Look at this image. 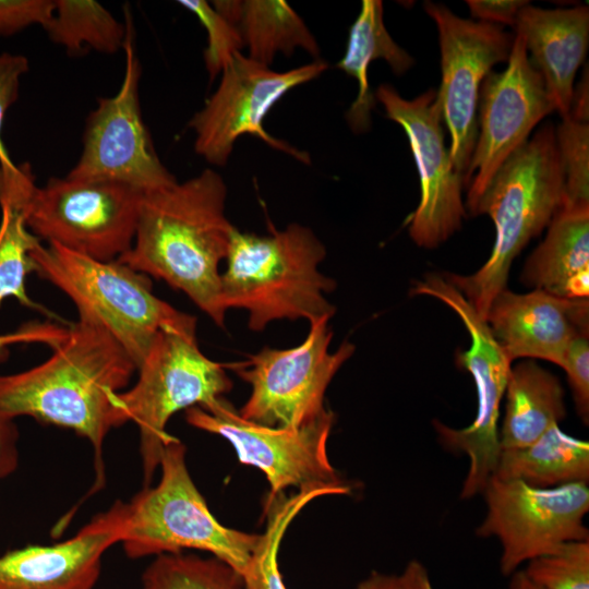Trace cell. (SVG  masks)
<instances>
[{
    "label": "cell",
    "mask_w": 589,
    "mask_h": 589,
    "mask_svg": "<svg viewBox=\"0 0 589 589\" xmlns=\"http://www.w3.org/2000/svg\"><path fill=\"white\" fill-rule=\"evenodd\" d=\"M527 563L525 574L543 589H589V539L565 542Z\"/></svg>",
    "instance_id": "cell-31"
},
{
    "label": "cell",
    "mask_w": 589,
    "mask_h": 589,
    "mask_svg": "<svg viewBox=\"0 0 589 589\" xmlns=\"http://www.w3.org/2000/svg\"><path fill=\"white\" fill-rule=\"evenodd\" d=\"M269 227L267 236L235 229L227 267L220 276L223 308L226 312L245 310L249 328L254 332L278 320L330 318L336 309L325 293L333 291L336 283L317 269L325 247L305 226Z\"/></svg>",
    "instance_id": "cell-3"
},
{
    "label": "cell",
    "mask_w": 589,
    "mask_h": 589,
    "mask_svg": "<svg viewBox=\"0 0 589 589\" xmlns=\"http://www.w3.org/2000/svg\"><path fill=\"white\" fill-rule=\"evenodd\" d=\"M35 187L29 164L0 166V306L13 297L22 305L53 316L25 289L26 276L36 269L31 252L40 244L26 225V206Z\"/></svg>",
    "instance_id": "cell-22"
},
{
    "label": "cell",
    "mask_w": 589,
    "mask_h": 589,
    "mask_svg": "<svg viewBox=\"0 0 589 589\" xmlns=\"http://www.w3.org/2000/svg\"><path fill=\"white\" fill-rule=\"evenodd\" d=\"M406 589H434L426 568L412 560L399 575Z\"/></svg>",
    "instance_id": "cell-40"
},
{
    "label": "cell",
    "mask_w": 589,
    "mask_h": 589,
    "mask_svg": "<svg viewBox=\"0 0 589 589\" xmlns=\"http://www.w3.org/2000/svg\"><path fill=\"white\" fill-rule=\"evenodd\" d=\"M554 130L564 180L561 209L589 212V124L565 116Z\"/></svg>",
    "instance_id": "cell-30"
},
{
    "label": "cell",
    "mask_w": 589,
    "mask_h": 589,
    "mask_svg": "<svg viewBox=\"0 0 589 589\" xmlns=\"http://www.w3.org/2000/svg\"><path fill=\"white\" fill-rule=\"evenodd\" d=\"M137 371L134 386L117 393L112 406L117 428L130 421L139 428L146 488L173 437L166 431L169 419L180 410L224 397L232 382L224 364L201 351L195 317L160 329Z\"/></svg>",
    "instance_id": "cell-5"
},
{
    "label": "cell",
    "mask_w": 589,
    "mask_h": 589,
    "mask_svg": "<svg viewBox=\"0 0 589 589\" xmlns=\"http://www.w3.org/2000/svg\"><path fill=\"white\" fill-rule=\"evenodd\" d=\"M356 589H406L399 575H389L380 572H372L366 578L361 580Z\"/></svg>",
    "instance_id": "cell-41"
},
{
    "label": "cell",
    "mask_w": 589,
    "mask_h": 589,
    "mask_svg": "<svg viewBox=\"0 0 589 589\" xmlns=\"http://www.w3.org/2000/svg\"><path fill=\"white\" fill-rule=\"evenodd\" d=\"M69 327L50 321L27 322L13 332L0 334V361L8 354V349L14 344H45L52 349L61 344Z\"/></svg>",
    "instance_id": "cell-36"
},
{
    "label": "cell",
    "mask_w": 589,
    "mask_h": 589,
    "mask_svg": "<svg viewBox=\"0 0 589 589\" xmlns=\"http://www.w3.org/2000/svg\"><path fill=\"white\" fill-rule=\"evenodd\" d=\"M329 320L309 322L304 341L296 347H264L247 361L229 365L251 386L250 397L238 410L243 419L265 426L297 429L325 412V392L356 350L345 340L329 351Z\"/></svg>",
    "instance_id": "cell-9"
},
{
    "label": "cell",
    "mask_w": 589,
    "mask_h": 589,
    "mask_svg": "<svg viewBox=\"0 0 589 589\" xmlns=\"http://www.w3.org/2000/svg\"><path fill=\"white\" fill-rule=\"evenodd\" d=\"M29 63L25 56L3 52L0 55V166L12 167L2 141V127L5 113L16 101L22 76L28 71Z\"/></svg>",
    "instance_id": "cell-34"
},
{
    "label": "cell",
    "mask_w": 589,
    "mask_h": 589,
    "mask_svg": "<svg viewBox=\"0 0 589 589\" xmlns=\"http://www.w3.org/2000/svg\"><path fill=\"white\" fill-rule=\"evenodd\" d=\"M43 28L50 40L72 55L87 49L115 53L123 48L127 35V27L94 0H55Z\"/></svg>",
    "instance_id": "cell-27"
},
{
    "label": "cell",
    "mask_w": 589,
    "mask_h": 589,
    "mask_svg": "<svg viewBox=\"0 0 589 589\" xmlns=\"http://www.w3.org/2000/svg\"><path fill=\"white\" fill-rule=\"evenodd\" d=\"M411 292L435 298L452 309L464 323L470 347L457 356V363L469 371L477 389V413L470 425L453 429L433 421L440 442L449 450L464 453L469 468L461 498L482 493L493 476L501 453L497 420L505 395L512 361L494 338L486 321L466 297L444 276L429 274L417 281Z\"/></svg>",
    "instance_id": "cell-11"
},
{
    "label": "cell",
    "mask_w": 589,
    "mask_h": 589,
    "mask_svg": "<svg viewBox=\"0 0 589 589\" xmlns=\"http://www.w3.org/2000/svg\"><path fill=\"white\" fill-rule=\"evenodd\" d=\"M187 422L226 438L239 461L264 472L269 496L297 491L322 490L328 495H347L351 486L332 466L327 441L335 414L326 409L312 422L297 429L272 428L243 419L224 397L185 410Z\"/></svg>",
    "instance_id": "cell-8"
},
{
    "label": "cell",
    "mask_w": 589,
    "mask_h": 589,
    "mask_svg": "<svg viewBox=\"0 0 589 589\" xmlns=\"http://www.w3.org/2000/svg\"><path fill=\"white\" fill-rule=\"evenodd\" d=\"M513 27L531 52L529 59L541 74L555 110L567 116L576 73L588 50V7L546 10L529 2L519 10Z\"/></svg>",
    "instance_id": "cell-20"
},
{
    "label": "cell",
    "mask_w": 589,
    "mask_h": 589,
    "mask_svg": "<svg viewBox=\"0 0 589 589\" xmlns=\"http://www.w3.org/2000/svg\"><path fill=\"white\" fill-rule=\"evenodd\" d=\"M561 368L567 375L577 413L589 422V325L580 327L569 340Z\"/></svg>",
    "instance_id": "cell-33"
},
{
    "label": "cell",
    "mask_w": 589,
    "mask_h": 589,
    "mask_svg": "<svg viewBox=\"0 0 589 589\" xmlns=\"http://www.w3.org/2000/svg\"><path fill=\"white\" fill-rule=\"evenodd\" d=\"M374 96L387 118L404 129L418 168L421 197L409 235L417 245L434 249L460 229L466 216L464 179L454 169L445 145L436 92L429 89L406 99L393 86L382 84Z\"/></svg>",
    "instance_id": "cell-17"
},
{
    "label": "cell",
    "mask_w": 589,
    "mask_h": 589,
    "mask_svg": "<svg viewBox=\"0 0 589 589\" xmlns=\"http://www.w3.org/2000/svg\"><path fill=\"white\" fill-rule=\"evenodd\" d=\"M521 281L566 299L589 296V212L560 209L527 259Z\"/></svg>",
    "instance_id": "cell-21"
},
{
    "label": "cell",
    "mask_w": 589,
    "mask_h": 589,
    "mask_svg": "<svg viewBox=\"0 0 589 589\" xmlns=\"http://www.w3.org/2000/svg\"><path fill=\"white\" fill-rule=\"evenodd\" d=\"M485 321L512 362L528 358L561 366L574 334L589 325V301L505 288L492 300Z\"/></svg>",
    "instance_id": "cell-19"
},
{
    "label": "cell",
    "mask_w": 589,
    "mask_h": 589,
    "mask_svg": "<svg viewBox=\"0 0 589 589\" xmlns=\"http://www.w3.org/2000/svg\"><path fill=\"white\" fill-rule=\"evenodd\" d=\"M19 432L13 419L0 412V480L10 476L17 467Z\"/></svg>",
    "instance_id": "cell-38"
},
{
    "label": "cell",
    "mask_w": 589,
    "mask_h": 589,
    "mask_svg": "<svg viewBox=\"0 0 589 589\" xmlns=\"http://www.w3.org/2000/svg\"><path fill=\"white\" fill-rule=\"evenodd\" d=\"M376 59L385 60L396 75L413 65L412 57L394 41L384 25L382 1L363 0L350 27L346 52L337 63L338 69L358 82V95L346 113L347 122L356 133L370 127L375 96L369 86L368 69Z\"/></svg>",
    "instance_id": "cell-25"
},
{
    "label": "cell",
    "mask_w": 589,
    "mask_h": 589,
    "mask_svg": "<svg viewBox=\"0 0 589 589\" xmlns=\"http://www.w3.org/2000/svg\"><path fill=\"white\" fill-rule=\"evenodd\" d=\"M226 199V183L212 169L144 193L133 244L117 260L182 291L221 328L219 265L236 229Z\"/></svg>",
    "instance_id": "cell-2"
},
{
    "label": "cell",
    "mask_w": 589,
    "mask_h": 589,
    "mask_svg": "<svg viewBox=\"0 0 589 589\" xmlns=\"http://www.w3.org/2000/svg\"><path fill=\"white\" fill-rule=\"evenodd\" d=\"M563 189L555 130L546 123L504 161L474 208L472 216L486 214L495 227L488 261L471 275L444 274L484 320L507 288L514 259L561 209Z\"/></svg>",
    "instance_id": "cell-4"
},
{
    "label": "cell",
    "mask_w": 589,
    "mask_h": 589,
    "mask_svg": "<svg viewBox=\"0 0 589 589\" xmlns=\"http://www.w3.org/2000/svg\"><path fill=\"white\" fill-rule=\"evenodd\" d=\"M184 444L172 437L164 448L155 486L143 488L125 503V531L120 543L130 558L208 552L240 574L247 567L261 533L228 528L211 513L185 462Z\"/></svg>",
    "instance_id": "cell-6"
},
{
    "label": "cell",
    "mask_w": 589,
    "mask_h": 589,
    "mask_svg": "<svg viewBox=\"0 0 589 589\" xmlns=\"http://www.w3.org/2000/svg\"><path fill=\"white\" fill-rule=\"evenodd\" d=\"M128 20L125 69L116 95L100 98L89 113L83 134L80 158L68 177L104 180L132 187L143 193L177 182L159 159L143 121L139 81L141 65L133 46Z\"/></svg>",
    "instance_id": "cell-14"
},
{
    "label": "cell",
    "mask_w": 589,
    "mask_h": 589,
    "mask_svg": "<svg viewBox=\"0 0 589 589\" xmlns=\"http://www.w3.org/2000/svg\"><path fill=\"white\" fill-rule=\"evenodd\" d=\"M143 192L112 181L50 178L35 187L26 225L39 240L109 262L134 241Z\"/></svg>",
    "instance_id": "cell-10"
},
{
    "label": "cell",
    "mask_w": 589,
    "mask_h": 589,
    "mask_svg": "<svg viewBox=\"0 0 589 589\" xmlns=\"http://www.w3.org/2000/svg\"><path fill=\"white\" fill-rule=\"evenodd\" d=\"M327 68L325 61L316 60L277 72L242 52L236 53L223 70L215 93L189 122V128L195 133V153L212 165L225 166L236 141L249 134L303 164H310L306 153L272 136L264 129L263 121L289 91L316 79Z\"/></svg>",
    "instance_id": "cell-12"
},
{
    "label": "cell",
    "mask_w": 589,
    "mask_h": 589,
    "mask_svg": "<svg viewBox=\"0 0 589 589\" xmlns=\"http://www.w3.org/2000/svg\"><path fill=\"white\" fill-rule=\"evenodd\" d=\"M178 3L196 15L207 33L204 50L206 70L214 79L221 73L244 44L238 28L204 0H182Z\"/></svg>",
    "instance_id": "cell-32"
},
{
    "label": "cell",
    "mask_w": 589,
    "mask_h": 589,
    "mask_svg": "<svg viewBox=\"0 0 589 589\" xmlns=\"http://www.w3.org/2000/svg\"><path fill=\"white\" fill-rule=\"evenodd\" d=\"M214 9L240 32L249 58L269 67L277 52L297 48L318 57L320 47L303 20L283 0H220Z\"/></svg>",
    "instance_id": "cell-24"
},
{
    "label": "cell",
    "mask_w": 589,
    "mask_h": 589,
    "mask_svg": "<svg viewBox=\"0 0 589 589\" xmlns=\"http://www.w3.org/2000/svg\"><path fill=\"white\" fill-rule=\"evenodd\" d=\"M141 589H244L242 576L226 562L193 553L160 554L141 578Z\"/></svg>",
    "instance_id": "cell-29"
},
{
    "label": "cell",
    "mask_w": 589,
    "mask_h": 589,
    "mask_svg": "<svg viewBox=\"0 0 589 589\" xmlns=\"http://www.w3.org/2000/svg\"><path fill=\"white\" fill-rule=\"evenodd\" d=\"M492 477L536 488L589 482V443L557 425L528 446L501 450Z\"/></svg>",
    "instance_id": "cell-26"
},
{
    "label": "cell",
    "mask_w": 589,
    "mask_h": 589,
    "mask_svg": "<svg viewBox=\"0 0 589 589\" xmlns=\"http://www.w3.org/2000/svg\"><path fill=\"white\" fill-rule=\"evenodd\" d=\"M125 515L117 501L65 541L1 554L0 589H94L104 554L123 538Z\"/></svg>",
    "instance_id": "cell-18"
},
{
    "label": "cell",
    "mask_w": 589,
    "mask_h": 589,
    "mask_svg": "<svg viewBox=\"0 0 589 589\" xmlns=\"http://www.w3.org/2000/svg\"><path fill=\"white\" fill-rule=\"evenodd\" d=\"M35 272L63 291L77 308L100 322L139 368L158 332L193 315L153 292L149 277L120 262H103L41 243L31 252Z\"/></svg>",
    "instance_id": "cell-7"
},
{
    "label": "cell",
    "mask_w": 589,
    "mask_h": 589,
    "mask_svg": "<svg viewBox=\"0 0 589 589\" xmlns=\"http://www.w3.org/2000/svg\"><path fill=\"white\" fill-rule=\"evenodd\" d=\"M52 350L48 360L29 370L0 375V412L13 420L32 417L87 438L94 448L98 489L105 479L104 442L117 428L112 398L137 368L111 333L86 314H79Z\"/></svg>",
    "instance_id": "cell-1"
},
{
    "label": "cell",
    "mask_w": 589,
    "mask_h": 589,
    "mask_svg": "<svg viewBox=\"0 0 589 589\" xmlns=\"http://www.w3.org/2000/svg\"><path fill=\"white\" fill-rule=\"evenodd\" d=\"M55 8L51 0H0V37L14 35L28 26H44Z\"/></svg>",
    "instance_id": "cell-35"
},
{
    "label": "cell",
    "mask_w": 589,
    "mask_h": 589,
    "mask_svg": "<svg viewBox=\"0 0 589 589\" xmlns=\"http://www.w3.org/2000/svg\"><path fill=\"white\" fill-rule=\"evenodd\" d=\"M588 67H586L585 72L580 81L574 86L570 108L567 116L570 118L588 122L589 118V81H588Z\"/></svg>",
    "instance_id": "cell-39"
},
{
    "label": "cell",
    "mask_w": 589,
    "mask_h": 589,
    "mask_svg": "<svg viewBox=\"0 0 589 589\" xmlns=\"http://www.w3.org/2000/svg\"><path fill=\"white\" fill-rule=\"evenodd\" d=\"M482 494L486 514L476 533L500 540V568L504 576L565 542L589 539L584 522L589 510L588 483L536 488L491 477Z\"/></svg>",
    "instance_id": "cell-13"
},
{
    "label": "cell",
    "mask_w": 589,
    "mask_h": 589,
    "mask_svg": "<svg viewBox=\"0 0 589 589\" xmlns=\"http://www.w3.org/2000/svg\"><path fill=\"white\" fill-rule=\"evenodd\" d=\"M327 496L325 491H297L291 496L284 493L266 497V529L247 567L241 573L244 589H288L284 582L278 552L281 539L297 514L313 498Z\"/></svg>",
    "instance_id": "cell-28"
},
{
    "label": "cell",
    "mask_w": 589,
    "mask_h": 589,
    "mask_svg": "<svg viewBox=\"0 0 589 589\" xmlns=\"http://www.w3.org/2000/svg\"><path fill=\"white\" fill-rule=\"evenodd\" d=\"M478 109L477 142L464 177V187L468 189L465 207L471 215L504 161L555 110L519 35L514 36L507 68L484 79Z\"/></svg>",
    "instance_id": "cell-16"
},
{
    "label": "cell",
    "mask_w": 589,
    "mask_h": 589,
    "mask_svg": "<svg viewBox=\"0 0 589 589\" xmlns=\"http://www.w3.org/2000/svg\"><path fill=\"white\" fill-rule=\"evenodd\" d=\"M505 396L501 450L530 445L566 417L560 380L532 360L510 368Z\"/></svg>",
    "instance_id": "cell-23"
},
{
    "label": "cell",
    "mask_w": 589,
    "mask_h": 589,
    "mask_svg": "<svg viewBox=\"0 0 589 589\" xmlns=\"http://www.w3.org/2000/svg\"><path fill=\"white\" fill-rule=\"evenodd\" d=\"M424 10L438 31L442 80L435 100L450 137L452 164L464 179L478 136L481 85L496 63L508 60L514 36L501 25L461 19L440 3L425 1Z\"/></svg>",
    "instance_id": "cell-15"
},
{
    "label": "cell",
    "mask_w": 589,
    "mask_h": 589,
    "mask_svg": "<svg viewBox=\"0 0 589 589\" xmlns=\"http://www.w3.org/2000/svg\"><path fill=\"white\" fill-rule=\"evenodd\" d=\"M510 589H543L537 584H534L524 570H516L512 574V579L509 584Z\"/></svg>",
    "instance_id": "cell-42"
},
{
    "label": "cell",
    "mask_w": 589,
    "mask_h": 589,
    "mask_svg": "<svg viewBox=\"0 0 589 589\" xmlns=\"http://www.w3.org/2000/svg\"><path fill=\"white\" fill-rule=\"evenodd\" d=\"M470 14L480 21L514 26L519 10L529 3L522 0H468Z\"/></svg>",
    "instance_id": "cell-37"
}]
</instances>
